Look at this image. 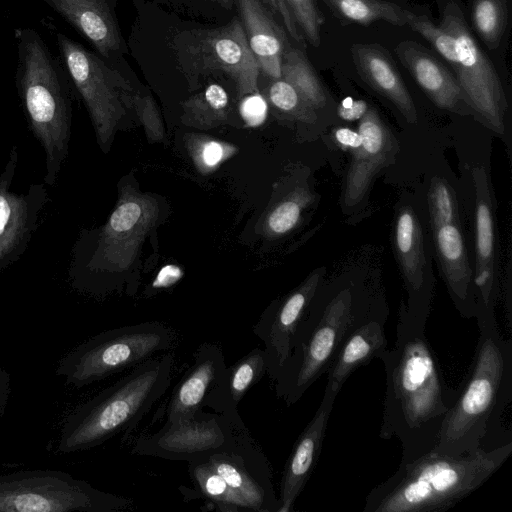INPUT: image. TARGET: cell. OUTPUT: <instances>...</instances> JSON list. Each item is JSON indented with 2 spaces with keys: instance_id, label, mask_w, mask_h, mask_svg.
<instances>
[{
  "instance_id": "cell-1",
  "label": "cell",
  "mask_w": 512,
  "mask_h": 512,
  "mask_svg": "<svg viewBox=\"0 0 512 512\" xmlns=\"http://www.w3.org/2000/svg\"><path fill=\"white\" fill-rule=\"evenodd\" d=\"M378 358L386 373L379 437H396L402 447L400 462L411 461L435 447L456 390L448 388L444 381L425 327L408 320L402 301L395 345Z\"/></svg>"
},
{
  "instance_id": "cell-2",
  "label": "cell",
  "mask_w": 512,
  "mask_h": 512,
  "mask_svg": "<svg viewBox=\"0 0 512 512\" xmlns=\"http://www.w3.org/2000/svg\"><path fill=\"white\" fill-rule=\"evenodd\" d=\"M388 314L383 296L359 281L320 286L301 320L291 354L275 377L278 398L295 404L325 374L346 338L361 324Z\"/></svg>"
},
{
  "instance_id": "cell-3",
  "label": "cell",
  "mask_w": 512,
  "mask_h": 512,
  "mask_svg": "<svg viewBox=\"0 0 512 512\" xmlns=\"http://www.w3.org/2000/svg\"><path fill=\"white\" fill-rule=\"evenodd\" d=\"M512 442L450 455L430 450L374 487L363 512L445 511L480 488L508 459Z\"/></svg>"
},
{
  "instance_id": "cell-4",
  "label": "cell",
  "mask_w": 512,
  "mask_h": 512,
  "mask_svg": "<svg viewBox=\"0 0 512 512\" xmlns=\"http://www.w3.org/2000/svg\"><path fill=\"white\" fill-rule=\"evenodd\" d=\"M173 364L171 351L150 358L77 405L62 423L57 452L89 450L133 429L170 387Z\"/></svg>"
},
{
  "instance_id": "cell-5",
  "label": "cell",
  "mask_w": 512,
  "mask_h": 512,
  "mask_svg": "<svg viewBox=\"0 0 512 512\" xmlns=\"http://www.w3.org/2000/svg\"><path fill=\"white\" fill-rule=\"evenodd\" d=\"M478 327L474 356L433 448L440 453L457 455L481 447L490 420L510 397L512 342L502 337L497 321Z\"/></svg>"
},
{
  "instance_id": "cell-6",
  "label": "cell",
  "mask_w": 512,
  "mask_h": 512,
  "mask_svg": "<svg viewBox=\"0 0 512 512\" xmlns=\"http://www.w3.org/2000/svg\"><path fill=\"white\" fill-rule=\"evenodd\" d=\"M199 496L213 509L229 512H277L271 465L247 429L235 448L188 463Z\"/></svg>"
},
{
  "instance_id": "cell-7",
  "label": "cell",
  "mask_w": 512,
  "mask_h": 512,
  "mask_svg": "<svg viewBox=\"0 0 512 512\" xmlns=\"http://www.w3.org/2000/svg\"><path fill=\"white\" fill-rule=\"evenodd\" d=\"M19 90L29 129L45 153L44 183L53 186L68 156L72 108L66 87L36 37L24 44Z\"/></svg>"
},
{
  "instance_id": "cell-8",
  "label": "cell",
  "mask_w": 512,
  "mask_h": 512,
  "mask_svg": "<svg viewBox=\"0 0 512 512\" xmlns=\"http://www.w3.org/2000/svg\"><path fill=\"white\" fill-rule=\"evenodd\" d=\"M175 340L174 329L158 321L109 329L70 350L55 372L65 384L82 388L170 350Z\"/></svg>"
},
{
  "instance_id": "cell-9",
  "label": "cell",
  "mask_w": 512,
  "mask_h": 512,
  "mask_svg": "<svg viewBox=\"0 0 512 512\" xmlns=\"http://www.w3.org/2000/svg\"><path fill=\"white\" fill-rule=\"evenodd\" d=\"M130 498L101 491L59 470L0 474V512H120Z\"/></svg>"
},
{
  "instance_id": "cell-10",
  "label": "cell",
  "mask_w": 512,
  "mask_h": 512,
  "mask_svg": "<svg viewBox=\"0 0 512 512\" xmlns=\"http://www.w3.org/2000/svg\"><path fill=\"white\" fill-rule=\"evenodd\" d=\"M173 47L181 72L190 82L219 71L228 75L240 94L257 90L259 64L239 19L214 29H194L178 34Z\"/></svg>"
},
{
  "instance_id": "cell-11",
  "label": "cell",
  "mask_w": 512,
  "mask_h": 512,
  "mask_svg": "<svg viewBox=\"0 0 512 512\" xmlns=\"http://www.w3.org/2000/svg\"><path fill=\"white\" fill-rule=\"evenodd\" d=\"M246 430L237 409L222 413L202 410L188 419L165 422L157 432L141 436L131 453L192 463L232 450Z\"/></svg>"
},
{
  "instance_id": "cell-12",
  "label": "cell",
  "mask_w": 512,
  "mask_h": 512,
  "mask_svg": "<svg viewBox=\"0 0 512 512\" xmlns=\"http://www.w3.org/2000/svg\"><path fill=\"white\" fill-rule=\"evenodd\" d=\"M439 26L455 39L457 67L454 72L467 104L491 129L504 136L508 105L502 84L455 2L445 6Z\"/></svg>"
},
{
  "instance_id": "cell-13",
  "label": "cell",
  "mask_w": 512,
  "mask_h": 512,
  "mask_svg": "<svg viewBox=\"0 0 512 512\" xmlns=\"http://www.w3.org/2000/svg\"><path fill=\"white\" fill-rule=\"evenodd\" d=\"M58 42L68 72L92 121L98 144L109 149L116 126L128 101L127 81L101 59L64 35Z\"/></svg>"
},
{
  "instance_id": "cell-14",
  "label": "cell",
  "mask_w": 512,
  "mask_h": 512,
  "mask_svg": "<svg viewBox=\"0 0 512 512\" xmlns=\"http://www.w3.org/2000/svg\"><path fill=\"white\" fill-rule=\"evenodd\" d=\"M393 248L407 292V302L402 301L406 316L411 323L425 327L434 276L421 221L410 204H401L396 211Z\"/></svg>"
},
{
  "instance_id": "cell-15",
  "label": "cell",
  "mask_w": 512,
  "mask_h": 512,
  "mask_svg": "<svg viewBox=\"0 0 512 512\" xmlns=\"http://www.w3.org/2000/svg\"><path fill=\"white\" fill-rule=\"evenodd\" d=\"M17 164L18 147L13 145L0 173V273L24 255L50 201L45 183L31 184L22 193L11 191Z\"/></svg>"
},
{
  "instance_id": "cell-16",
  "label": "cell",
  "mask_w": 512,
  "mask_h": 512,
  "mask_svg": "<svg viewBox=\"0 0 512 512\" xmlns=\"http://www.w3.org/2000/svg\"><path fill=\"white\" fill-rule=\"evenodd\" d=\"M472 179L475 190V318L481 324L496 321L495 307L500 293L499 250L493 192L486 168L474 167Z\"/></svg>"
},
{
  "instance_id": "cell-17",
  "label": "cell",
  "mask_w": 512,
  "mask_h": 512,
  "mask_svg": "<svg viewBox=\"0 0 512 512\" xmlns=\"http://www.w3.org/2000/svg\"><path fill=\"white\" fill-rule=\"evenodd\" d=\"M227 366L220 345L200 344L193 354L190 366L174 387L166 406V421L191 418L210 408L224 411Z\"/></svg>"
},
{
  "instance_id": "cell-18",
  "label": "cell",
  "mask_w": 512,
  "mask_h": 512,
  "mask_svg": "<svg viewBox=\"0 0 512 512\" xmlns=\"http://www.w3.org/2000/svg\"><path fill=\"white\" fill-rule=\"evenodd\" d=\"M325 270H318L280 302L269 307L253 327L263 341L267 358L266 374L274 380L288 359L296 330L322 285Z\"/></svg>"
},
{
  "instance_id": "cell-19",
  "label": "cell",
  "mask_w": 512,
  "mask_h": 512,
  "mask_svg": "<svg viewBox=\"0 0 512 512\" xmlns=\"http://www.w3.org/2000/svg\"><path fill=\"white\" fill-rule=\"evenodd\" d=\"M339 392L326 384L317 411L295 441L282 472L277 512L292 511L309 480L320 457L330 414Z\"/></svg>"
},
{
  "instance_id": "cell-20",
  "label": "cell",
  "mask_w": 512,
  "mask_h": 512,
  "mask_svg": "<svg viewBox=\"0 0 512 512\" xmlns=\"http://www.w3.org/2000/svg\"><path fill=\"white\" fill-rule=\"evenodd\" d=\"M361 145L352 151L343 194L347 207H355L366 196L374 175L386 165L396 151L395 139L378 112L369 107L360 119Z\"/></svg>"
},
{
  "instance_id": "cell-21",
  "label": "cell",
  "mask_w": 512,
  "mask_h": 512,
  "mask_svg": "<svg viewBox=\"0 0 512 512\" xmlns=\"http://www.w3.org/2000/svg\"><path fill=\"white\" fill-rule=\"evenodd\" d=\"M433 243L440 273L449 295L462 317L476 316L471 268L461 224H431Z\"/></svg>"
},
{
  "instance_id": "cell-22",
  "label": "cell",
  "mask_w": 512,
  "mask_h": 512,
  "mask_svg": "<svg viewBox=\"0 0 512 512\" xmlns=\"http://www.w3.org/2000/svg\"><path fill=\"white\" fill-rule=\"evenodd\" d=\"M395 52L437 107L457 113L471 110L457 79L420 44L403 41L396 46Z\"/></svg>"
},
{
  "instance_id": "cell-23",
  "label": "cell",
  "mask_w": 512,
  "mask_h": 512,
  "mask_svg": "<svg viewBox=\"0 0 512 512\" xmlns=\"http://www.w3.org/2000/svg\"><path fill=\"white\" fill-rule=\"evenodd\" d=\"M249 47L260 71L281 78V62L290 46L286 33L261 0H235Z\"/></svg>"
},
{
  "instance_id": "cell-24",
  "label": "cell",
  "mask_w": 512,
  "mask_h": 512,
  "mask_svg": "<svg viewBox=\"0 0 512 512\" xmlns=\"http://www.w3.org/2000/svg\"><path fill=\"white\" fill-rule=\"evenodd\" d=\"M351 54L361 78L389 100L410 123L417 122L413 99L389 55L377 44H353Z\"/></svg>"
},
{
  "instance_id": "cell-25",
  "label": "cell",
  "mask_w": 512,
  "mask_h": 512,
  "mask_svg": "<svg viewBox=\"0 0 512 512\" xmlns=\"http://www.w3.org/2000/svg\"><path fill=\"white\" fill-rule=\"evenodd\" d=\"M388 314L371 318L357 327L343 342L327 370V383L340 391L349 376L387 348L385 323Z\"/></svg>"
},
{
  "instance_id": "cell-26",
  "label": "cell",
  "mask_w": 512,
  "mask_h": 512,
  "mask_svg": "<svg viewBox=\"0 0 512 512\" xmlns=\"http://www.w3.org/2000/svg\"><path fill=\"white\" fill-rule=\"evenodd\" d=\"M103 55L121 46L118 25L106 0H49Z\"/></svg>"
},
{
  "instance_id": "cell-27",
  "label": "cell",
  "mask_w": 512,
  "mask_h": 512,
  "mask_svg": "<svg viewBox=\"0 0 512 512\" xmlns=\"http://www.w3.org/2000/svg\"><path fill=\"white\" fill-rule=\"evenodd\" d=\"M339 19L368 26L374 21L407 25L409 10L385 0H322Z\"/></svg>"
},
{
  "instance_id": "cell-28",
  "label": "cell",
  "mask_w": 512,
  "mask_h": 512,
  "mask_svg": "<svg viewBox=\"0 0 512 512\" xmlns=\"http://www.w3.org/2000/svg\"><path fill=\"white\" fill-rule=\"evenodd\" d=\"M281 78L298 92L313 110L327 104V93L302 50L289 46L281 62Z\"/></svg>"
},
{
  "instance_id": "cell-29",
  "label": "cell",
  "mask_w": 512,
  "mask_h": 512,
  "mask_svg": "<svg viewBox=\"0 0 512 512\" xmlns=\"http://www.w3.org/2000/svg\"><path fill=\"white\" fill-rule=\"evenodd\" d=\"M267 371L264 349L254 348L233 365L227 367L224 411L237 409L238 404Z\"/></svg>"
},
{
  "instance_id": "cell-30",
  "label": "cell",
  "mask_w": 512,
  "mask_h": 512,
  "mask_svg": "<svg viewBox=\"0 0 512 512\" xmlns=\"http://www.w3.org/2000/svg\"><path fill=\"white\" fill-rule=\"evenodd\" d=\"M472 18L484 43L490 49L496 48L506 25V0H474Z\"/></svg>"
},
{
  "instance_id": "cell-31",
  "label": "cell",
  "mask_w": 512,
  "mask_h": 512,
  "mask_svg": "<svg viewBox=\"0 0 512 512\" xmlns=\"http://www.w3.org/2000/svg\"><path fill=\"white\" fill-rule=\"evenodd\" d=\"M428 208L431 224L459 223V207L454 190L440 177L431 180L428 192Z\"/></svg>"
},
{
  "instance_id": "cell-32",
  "label": "cell",
  "mask_w": 512,
  "mask_h": 512,
  "mask_svg": "<svg viewBox=\"0 0 512 512\" xmlns=\"http://www.w3.org/2000/svg\"><path fill=\"white\" fill-rule=\"evenodd\" d=\"M407 25L429 41L455 71L457 67L456 42L450 33L433 24L426 16L416 15L411 11L408 15Z\"/></svg>"
},
{
  "instance_id": "cell-33",
  "label": "cell",
  "mask_w": 512,
  "mask_h": 512,
  "mask_svg": "<svg viewBox=\"0 0 512 512\" xmlns=\"http://www.w3.org/2000/svg\"><path fill=\"white\" fill-rule=\"evenodd\" d=\"M305 39L314 47L321 43V27L324 17L315 0H284Z\"/></svg>"
},
{
  "instance_id": "cell-34",
  "label": "cell",
  "mask_w": 512,
  "mask_h": 512,
  "mask_svg": "<svg viewBox=\"0 0 512 512\" xmlns=\"http://www.w3.org/2000/svg\"><path fill=\"white\" fill-rule=\"evenodd\" d=\"M228 105V95L218 84H210L203 92L189 99L185 110L198 118L204 116L221 117Z\"/></svg>"
},
{
  "instance_id": "cell-35",
  "label": "cell",
  "mask_w": 512,
  "mask_h": 512,
  "mask_svg": "<svg viewBox=\"0 0 512 512\" xmlns=\"http://www.w3.org/2000/svg\"><path fill=\"white\" fill-rule=\"evenodd\" d=\"M269 87V99L278 109L309 116L312 109L303 101L298 92L284 79H273Z\"/></svg>"
},
{
  "instance_id": "cell-36",
  "label": "cell",
  "mask_w": 512,
  "mask_h": 512,
  "mask_svg": "<svg viewBox=\"0 0 512 512\" xmlns=\"http://www.w3.org/2000/svg\"><path fill=\"white\" fill-rule=\"evenodd\" d=\"M301 213V207L296 201H286L280 204L269 216L268 225L276 234H284L291 230L297 223Z\"/></svg>"
},
{
  "instance_id": "cell-37",
  "label": "cell",
  "mask_w": 512,
  "mask_h": 512,
  "mask_svg": "<svg viewBox=\"0 0 512 512\" xmlns=\"http://www.w3.org/2000/svg\"><path fill=\"white\" fill-rule=\"evenodd\" d=\"M267 103L257 94L247 96L240 105V113L244 121L250 126L260 125L267 116Z\"/></svg>"
},
{
  "instance_id": "cell-38",
  "label": "cell",
  "mask_w": 512,
  "mask_h": 512,
  "mask_svg": "<svg viewBox=\"0 0 512 512\" xmlns=\"http://www.w3.org/2000/svg\"><path fill=\"white\" fill-rule=\"evenodd\" d=\"M272 12L278 13L284 22L285 28L291 37L300 45L304 46V40L296 21L284 0H261Z\"/></svg>"
},
{
  "instance_id": "cell-39",
  "label": "cell",
  "mask_w": 512,
  "mask_h": 512,
  "mask_svg": "<svg viewBox=\"0 0 512 512\" xmlns=\"http://www.w3.org/2000/svg\"><path fill=\"white\" fill-rule=\"evenodd\" d=\"M182 270L175 265H166L161 268L152 283L154 289H165L174 285L182 277Z\"/></svg>"
},
{
  "instance_id": "cell-40",
  "label": "cell",
  "mask_w": 512,
  "mask_h": 512,
  "mask_svg": "<svg viewBox=\"0 0 512 512\" xmlns=\"http://www.w3.org/2000/svg\"><path fill=\"white\" fill-rule=\"evenodd\" d=\"M369 105L364 100L352 101L350 105H340L338 107V115L345 121L360 120L368 111Z\"/></svg>"
},
{
  "instance_id": "cell-41",
  "label": "cell",
  "mask_w": 512,
  "mask_h": 512,
  "mask_svg": "<svg viewBox=\"0 0 512 512\" xmlns=\"http://www.w3.org/2000/svg\"><path fill=\"white\" fill-rule=\"evenodd\" d=\"M336 142L344 149L356 150L362 142L361 135L347 127H340L334 132Z\"/></svg>"
},
{
  "instance_id": "cell-42",
  "label": "cell",
  "mask_w": 512,
  "mask_h": 512,
  "mask_svg": "<svg viewBox=\"0 0 512 512\" xmlns=\"http://www.w3.org/2000/svg\"><path fill=\"white\" fill-rule=\"evenodd\" d=\"M201 155L205 165L212 167L218 164L222 159L223 148L218 142L210 141L203 146Z\"/></svg>"
},
{
  "instance_id": "cell-43",
  "label": "cell",
  "mask_w": 512,
  "mask_h": 512,
  "mask_svg": "<svg viewBox=\"0 0 512 512\" xmlns=\"http://www.w3.org/2000/svg\"><path fill=\"white\" fill-rule=\"evenodd\" d=\"M10 394V375L0 367V418L3 416Z\"/></svg>"
},
{
  "instance_id": "cell-44",
  "label": "cell",
  "mask_w": 512,
  "mask_h": 512,
  "mask_svg": "<svg viewBox=\"0 0 512 512\" xmlns=\"http://www.w3.org/2000/svg\"><path fill=\"white\" fill-rule=\"evenodd\" d=\"M222 5L223 7L230 9L232 8L233 4L235 3V0H213Z\"/></svg>"
}]
</instances>
